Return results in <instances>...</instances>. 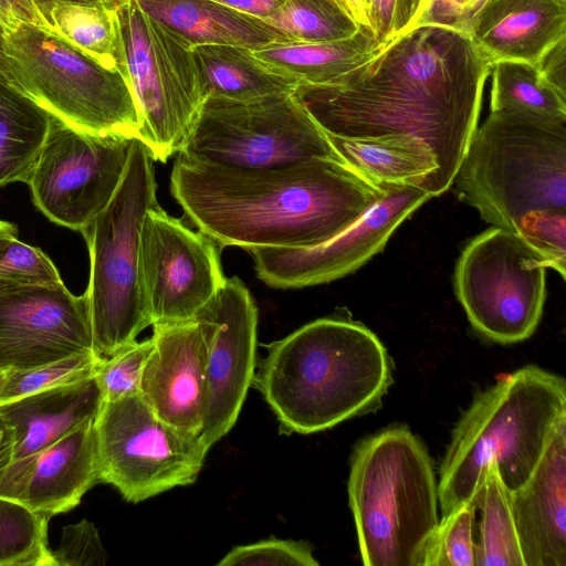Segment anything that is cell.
I'll use <instances>...</instances> for the list:
<instances>
[{
  "instance_id": "e575fe53",
  "label": "cell",
  "mask_w": 566,
  "mask_h": 566,
  "mask_svg": "<svg viewBox=\"0 0 566 566\" xmlns=\"http://www.w3.org/2000/svg\"><path fill=\"white\" fill-rule=\"evenodd\" d=\"M63 282L53 261L17 235H0V293L25 285Z\"/></svg>"
},
{
  "instance_id": "cb8c5ba5",
  "label": "cell",
  "mask_w": 566,
  "mask_h": 566,
  "mask_svg": "<svg viewBox=\"0 0 566 566\" xmlns=\"http://www.w3.org/2000/svg\"><path fill=\"white\" fill-rule=\"evenodd\" d=\"M335 153L376 186L415 185L437 195L438 165L422 142L403 136L344 138L325 133Z\"/></svg>"
},
{
  "instance_id": "6da1fadb",
  "label": "cell",
  "mask_w": 566,
  "mask_h": 566,
  "mask_svg": "<svg viewBox=\"0 0 566 566\" xmlns=\"http://www.w3.org/2000/svg\"><path fill=\"white\" fill-rule=\"evenodd\" d=\"M490 71L470 36L420 25L328 83L297 84L293 95L327 134L424 143L437 160L440 196L454 182L478 127Z\"/></svg>"
},
{
  "instance_id": "ffe728a7",
  "label": "cell",
  "mask_w": 566,
  "mask_h": 566,
  "mask_svg": "<svg viewBox=\"0 0 566 566\" xmlns=\"http://www.w3.org/2000/svg\"><path fill=\"white\" fill-rule=\"evenodd\" d=\"M511 504L524 565L566 566V419Z\"/></svg>"
},
{
  "instance_id": "7402d4cb",
  "label": "cell",
  "mask_w": 566,
  "mask_h": 566,
  "mask_svg": "<svg viewBox=\"0 0 566 566\" xmlns=\"http://www.w3.org/2000/svg\"><path fill=\"white\" fill-rule=\"evenodd\" d=\"M103 403L95 376L0 403V416L14 432L13 459L32 454L94 422Z\"/></svg>"
},
{
  "instance_id": "30bf717a",
  "label": "cell",
  "mask_w": 566,
  "mask_h": 566,
  "mask_svg": "<svg viewBox=\"0 0 566 566\" xmlns=\"http://www.w3.org/2000/svg\"><path fill=\"white\" fill-rule=\"evenodd\" d=\"M178 154L242 169L342 159L293 92L244 101L207 97Z\"/></svg>"
},
{
  "instance_id": "1f68e13d",
  "label": "cell",
  "mask_w": 566,
  "mask_h": 566,
  "mask_svg": "<svg viewBox=\"0 0 566 566\" xmlns=\"http://www.w3.org/2000/svg\"><path fill=\"white\" fill-rule=\"evenodd\" d=\"M280 30L291 42L323 43L344 40L360 28L331 0H286L264 20Z\"/></svg>"
},
{
  "instance_id": "bcb514c9",
  "label": "cell",
  "mask_w": 566,
  "mask_h": 566,
  "mask_svg": "<svg viewBox=\"0 0 566 566\" xmlns=\"http://www.w3.org/2000/svg\"><path fill=\"white\" fill-rule=\"evenodd\" d=\"M331 1L338 4L357 23L360 29L370 30L363 0Z\"/></svg>"
},
{
  "instance_id": "ac0fdd59",
  "label": "cell",
  "mask_w": 566,
  "mask_h": 566,
  "mask_svg": "<svg viewBox=\"0 0 566 566\" xmlns=\"http://www.w3.org/2000/svg\"><path fill=\"white\" fill-rule=\"evenodd\" d=\"M153 326L140 396L165 422L201 434L207 402V360L214 323L192 319Z\"/></svg>"
},
{
  "instance_id": "e0dca14e",
  "label": "cell",
  "mask_w": 566,
  "mask_h": 566,
  "mask_svg": "<svg viewBox=\"0 0 566 566\" xmlns=\"http://www.w3.org/2000/svg\"><path fill=\"white\" fill-rule=\"evenodd\" d=\"M198 313L214 323L207 360V402L201 431L205 442L211 447L235 424L252 386L258 308L244 283L232 276L226 277Z\"/></svg>"
},
{
  "instance_id": "ee69618b",
  "label": "cell",
  "mask_w": 566,
  "mask_h": 566,
  "mask_svg": "<svg viewBox=\"0 0 566 566\" xmlns=\"http://www.w3.org/2000/svg\"><path fill=\"white\" fill-rule=\"evenodd\" d=\"M241 13L265 20L275 13L286 0H213Z\"/></svg>"
},
{
  "instance_id": "d590c367",
  "label": "cell",
  "mask_w": 566,
  "mask_h": 566,
  "mask_svg": "<svg viewBox=\"0 0 566 566\" xmlns=\"http://www.w3.org/2000/svg\"><path fill=\"white\" fill-rule=\"evenodd\" d=\"M151 349V337L135 340L109 358L98 361L94 376L104 401L140 394L143 373Z\"/></svg>"
},
{
  "instance_id": "f907efd6",
  "label": "cell",
  "mask_w": 566,
  "mask_h": 566,
  "mask_svg": "<svg viewBox=\"0 0 566 566\" xmlns=\"http://www.w3.org/2000/svg\"><path fill=\"white\" fill-rule=\"evenodd\" d=\"M6 375H7V370L0 369V390L6 381Z\"/></svg>"
},
{
  "instance_id": "f546056e",
  "label": "cell",
  "mask_w": 566,
  "mask_h": 566,
  "mask_svg": "<svg viewBox=\"0 0 566 566\" xmlns=\"http://www.w3.org/2000/svg\"><path fill=\"white\" fill-rule=\"evenodd\" d=\"M491 112H524L566 118V97L543 77L537 65L514 60L491 64Z\"/></svg>"
},
{
  "instance_id": "60d3db41",
  "label": "cell",
  "mask_w": 566,
  "mask_h": 566,
  "mask_svg": "<svg viewBox=\"0 0 566 566\" xmlns=\"http://www.w3.org/2000/svg\"><path fill=\"white\" fill-rule=\"evenodd\" d=\"M485 2L486 0H423L411 28L434 25L469 36L473 20Z\"/></svg>"
},
{
  "instance_id": "7c38bea8",
  "label": "cell",
  "mask_w": 566,
  "mask_h": 566,
  "mask_svg": "<svg viewBox=\"0 0 566 566\" xmlns=\"http://www.w3.org/2000/svg\"><path fill=\"white\" fill-rule=\"evenodd\" d=\"M545 262L516 233L492 227L463 249L454 290L473 328L500 344L533 335L543 313Z\"/></svg>"
},
{
  "instance_id": "f1b7e54d",
  "label": "cell",
  "mask_w": 566,
  "mask_h": 566,
  "mask_svg": "<svg viewBox=\"0 0 566 566\" xmlns=\"http://www.w3.org/2000/svg\"><path fill=\"white\" fill-rule=\"evenodd\" d=\"M48 29L106 67L118 69L116 9L57 1L40 10Z\"/></svg>"
},
{
  "instance_id": "681fc988",
  "label": "cell",
  "mask_w": 566,
  "mask_h": 566,
  "mask_svg": "<svg viewBox=\"0 0 566 566\" xmlns=\"http://www.w3.org/2000/svg\"><path fill=\"white\" fill-rule=\"evenodd\" d=\"M18 232L13 223L0 220V235H15Z\"/></svg>"
},
{
  "instance_id": "f35d334b",
  "label": "cell",
  "mask_w": 566,
  "mask_h": 566,
  "mask_svg": "<svg viewBox=\"0 0 566 566\" xmlns=\"http://www.w3.org/2000/svg\"><path fill=\"white\" fill-rule=\"evenodd\" d=\"M107 557L97 527L85 518L64 526L53 551L55 566H104Z\"/></svg>"
},
{
  "instance_id": "4316f807",
  "label": "cell",
  "mask_w": 566,
  "mask_h": 566,
  "mask_svg": "<svg viewBox=\"0 0 566 566\" xmlns=\"http://www.w3.org/2000/svg\"><path fill=\"white\" fill-rule=\"evenodd\" d=\"M51 114L0 81V187L28 182L45 140Z\"/></svg>"
},
{
  "instance_id": "3957f363",
  "label": "cell",
  "mask_w": 566,
  "mask_h": 566,
  "mask_svg": "<svg viewBox=\"0 0 566 566\" xmlns=\"http://www.w3.org/2000/svg\"><path fill=\"white\" fill-rule=\"evenodd\" d=\"M392 369L374 332L328 316L269 344L252 385L276 416L281 433L310 434L379 408Z\"/></svg>"
},
{
  "instance_id": "5b68a950",
  "label": "cell",
  "mask_w": 566,
  "mask_h": 566,
  "mask_svg": "<svg viewBox=\"0 0 566 566\" xmlns=\"http://www.w3.org/2000/svg\"><path fill=\"white\" fill-rule=\"evenodd\" d=\"M348 500L365 566H421L439 522L438 482L426 446L407 427L355 446Z\"/></svg>"
},
{
  "instance_id": "8992f818",
  "label": "cell",
  "mask_w": 566,
  "mask_h": 566,
  "mask_svg": "<svg viewBox=\"0 0 566 566\" xmlns=\"http://www.w3.org/2000/svg\"><path fill=\"white\" fill-rule=\"evenodd\" d=\"M483 220L516 232L535 210H566V118L490 112L454 178Z\"/></svg>"
},
{
  "instance_id": "484cf974",
  "label": "cell",
  "mask_w": 566,
  "mask_h": 566,
  "mask_svg": "<svg viewBox=\"0 0 566 566\" xmlns=\"http://www.w3.org/2000/svg\"><path fill=\"white\" fill-rule=\"evenodd\" d=\"M380 49L370 30L323 43H272L253 54L272 71L297 84H325L367 61Z\"/></svg>"
},
{
  "instance_id": "7bdbcfd3",
  "label": "cell",
  "mask_w": 566,
  "mask_h": 566,
  "mask_svg": "<svg viewBox=\"0 0 566 566\" xmlns=\"http://www.w3.org/2000/svg\"><path fill=\"white\" fill-rule=\"evenodd\" d=\"M537 67L546 82L566 97V36L546 51Z\"/></svg>"
},
{
  "instance_id": "603a6c76",
  "label": "cell",
  "mask_w": 566,
  "mask_h": 566,
  "mask_svg": "<svg viewBox=\"0 0 566 566\" xmlns=\"http://www.w3.org/2000/svg\"><path fill=\"white\" fill-rule=\"evenodd\" d=\"M139 8L189 48L227 44L258 50L291 42L265 21L213 0H135Z\"/></svg>"
},
{
  "instance_id": "7dc6e473",
  "label": "cell",
  "mask_w": 566,
  "mask_h": 566,
  "mask_svg": "<svg viewBox=\"0 0 566 566\" xmlns=\"http://www.w3.org/2000/svg\"><path fill=\"white\" fill-rule=\"evenodd\" d=\"M4 38H6V31L2 28V25L0 24V81L8 83L15 87L14 80H13L7 56H6Z\"/></svg>"
},
{
  "instance_id": "8d00e7d4",
  "label": "cell",
  "mask_w": 566,
  "mask_h": 566,
  "mask_svg": "<svg viewBox=\"0 0 566 566\" xmlns=\"http://www.w3.org/2000/svg\"><path fill=\"white\" fill-rule=\"evenodd\" d=\"M542 256L545 266L566 274V210H535L527 213L515 232Z\"/></svg>"
},
{
  "instance_id": "5bb4252c",
  "label": "cell",
  "mask_w": 566,
  "mask_h": 566,
  "mask_svg": "<svg viewBox=\"0 0 566 566\" xmlns=\"http://www.w3.org/2000/svg\"><path fill=\"white\" fill-rule=\"evenodd\" d=\"M221 248L158 205L143 220L139 273L151 325L192 319L222 286Z\"/></svg>"
},
{
  "instance_id": "7a4b0ae2",
  "label": "cell",
  "mask_w": 566,
  "mask_h": 566,
  "mask_svg": "<svg viewBox=\"0 0 566 566\" xmlns=\"http://www.w3.org/2000/svg\"><path fill=\"white\" fill-rule=\"evenodd\" d=\"M170 190L186 217L221 249L317 247L359 219L380 188L338 158L264 169L175 159Z\"/></svg>"
},
{
  "instance_id": "52a82bcc",
  "label": "cell",
  "mask_w": 566,
  "mask_h": 566,
  "mask_svg": "<svg viewBox=\"0 0 566 566\" xmlns=\"http://www.w3.org/2000/svg\"><path fill=\"white\" fill-rule=\"evenodd\" d=\"M154 161L146 145L133 143L123 179L111 202L82 233L90 253L88 298L93 353L106 359L151 325L139 273V237L156 206Z\"/></svg>"
},
{
  "instance_id": "f6af8a7d",
  "label": "cell",
  "mask_w": 566,
  "mask_h": 566,
  "mask_svg": "<svg viewBox=\"0 0 566 566\" xmlns=\"http://www.w3.org/2000/svg\"><path fill=\"white\" fill-rule=\"evenodd\" d=\"M14 432L0 416V472L13 459Z\"/></svg>"
},
{
  "instance_id": "4dcf8cb0",
  "label": "cell",
  "mask_w": 566,
  "mask_h": 566,
  "mask_svg": "<svg viewBox=\"0 0 566 566\" xmlns=\"http://www.w3.org/2000/svg\"><path fill=\"white\" fill-rule=\"evenodd\" d=\"M50 518L0 496V566H55L48 542Z\"/></svg>"
},
{
  "instance_id": "83f0119b",
  "label": "cell",
  "mask_w": 566,
  "mask_h": 566,
  "mask_svg": "<svg viewBox=\"0 0 566 566\" xmlns=\"http://www.w3.org/2000/svg\"><path fill=\"white\" fill-rule=\"evenodd\" d=\"M481 511L476 566H525L511 504V490L490 463L478 495Z\"/></svg>"
},
{
  "instance_id": "b9f144b4",
  "label": "cell",
  "mask_w": 566,
  "mask_h": 566,
  "mask_svg": "<svg viewBox=\"0 0 566 566\" xmlns=\"http://www.w3.org/2000/svg\"><path fill=\"white\" fill-rule=\"evenodd\" d=\"M24 23L46 27L32 0H0V24L6 33Z\"/></svg>"
},
{
  "instance_id": "d6986e66",
  "label": "cell",
  "mask_w": 566,
  "mask_h": 566,
  "mask_svg": "<svg viewBox=\"0 0 566 566\" xmlns=\"http://www.w3.org/2000/svg\"><path fill=\"white\" fill-rule=\"evenodd\" d=\"M99 483L94 422L54 443L13 459L0 472V496L50 517L77 506Z\"/></svg>"
},
{
  "instance_id": "44dd1931",
  "label": "cell",
  "mask_w": 566,
  "mask_h": 566,
  "mask_svg": "<svg viewBox=\"0 0 566 566\" xmlns=\"http://www.w3.org/2000/svg\"><path fill=\"white\" fill-rule=\"evenodd\" d=\"M469 36L491 64L514 60L537 65L566 36V0H486Z\"/></svg>"
},
{
  "instance_id": "d4e9b609",
  "label": "cell",
  "mask_w": 566,
  "mask_h": 566,
  "mask_svg": "<svg viewBox=\"0 0 566 566\" xmlns=\"http://www.w3.org/2000/svg\"><path fill=\"white\" fill-rule=\"evenodd\" d=\"M203 101L207 97L253 99L292 93L297 82L264 65L251 49L211 44L192 49Z\"/></svg>"
},
{
  "instance_id": "9c48e42d",
  "label": "cell",
  "mask_w": 566,
  "mask_h": 566,
  "mask_svg": "<svg viewBox=\"0 0 566 566\" xmlns=\"http://www.w3.org/2000/svg\"><path fill=\"white\" fill-rule=\"evenodd\" d=\"M117 67L140 116L139 138L155 160L178 154L203 102L191 48L135 0L116 8Z\"/></svg>"
},
{
  "instance_id": "ba28073f",
  "label": "cell",
  "mask_w": 566,
  "mask_h": 566,
  "mask_svg": "<svg viewBox=\"0 0 566 566\" xmlns=\"http://www.w3.org/2000/svg\"><path fill=\"white\" fill-rule=\"evenodd\" d=\"M4 51L15 87L51 115L78 129L139 138V112L119 69L36 24L6 33Z\"/></svg>"
},
{
  "instance_id": "ab89813d",
  "label": "cell",
  "mask_w": 566,
  "mask_h": 566,
  "mask_svg": "<svg viewBox=\"0 0 566 566\" xmlns=\"http://www.w3.org/2000/svg\"><path fill=\"white\" fill-rule=\"evenodd\" d=\"M423 0H363L369 28L379 45L409 30Z\"/></svg>"
},
{
  "instance_id": "8fae6325",
  "label": "cell",
  "mask_w": 566,
  "mask_h": 566,
  "mask_svg": "<svg viewBox=\"0 0 566 566\" xmlns=\"http://www.w3.org/2000/svg\"><path fill=\"white\" fill-rule=\"evenodd\" d=\"M99 483L138 503L192 484L210 447L161 420L140 394L104 401L94 421Z\"/></svg>"
},
{
  "instance_id": "d6a6232c",
  "label": "cell",
  "mask_w": 566,
  "mask_h": 566,
  "mask_svg": "<svg viewBox=\"0 0 566 566\" xmlns=\"http://www.w3.org/2000/svg\"><path fill=\"white\" fill-rule=\"evenodd\" d=\"M478 495L442 515L426 543L421 566H476L474 522Z\"/></svg>"
},
{
  "instance_id": "4fadbf2b",
  "label": "cell",
  "mask_w": 566,
  "mask_h": 566,
  "mask_svg": "<svg viewBox=\"0 0 566 566\" xmlns=\"http://www.w3.org/2000/svg\"><path fill=\"white\" fill-rule=\"evenodd\" d=\"M135 139L78 129L51 115L27 182L34 205L52 222L81 231L114 197Z\"/></svg>"
},
{
  "instance_id": "9a60e30c",
  "label": "cell",
  "mask_w": 566,
  "mask_h": 566,
  "mask_svg": "<svg viewBox=\"0 0 566 566\" xmlns=\"http://www.w3.org/2000/svg\"><path fill=\"white\" fill-rule=\"evenodd\" d=\"M381 186V185H380ZM386 193L359 219L313 248H251L258 277L277 289H300L343 277L380 252L400 223L432 197L415 185H384Z\"/></svg>"
},
{
  "instance_id": "c3c4849f",
  "label": "cell",
  "mask_w": 566,
  "mask_h": 566,
  "mask_svg": "<svg viewBox=\"0 0 566 566\" xmlns=\"http://www.w3.org/2000/svg\"><path fill=\"white\" fill-rule=\"evenodd\" d=\"M32 1L35 3V6L38 7V9L40 11L45 6H48L52 2H57V1L95 3V4H103V6L116 9L125 0H32Z\"/></svg>"
},
{
  "instance_id": "2e32d148",
  "label": "cell",
  "mask_w": 566,
  "mask_h": 566,
  "mask_svg": "<svg viewBox=\"0 0 566 566\" xmlns=\"http://www.w3.org/2000/svg\"><path fill=\"white\" fill-rule=\"evenodd\" d=\"M87 353H93V336L85 292L74 295L61 282L0 293V369H28Z\"/></svg>"
},
{
  "instance_id": "74e56055",
  "label": "cell",
  "mask_w": 566,
  "mask_h": 566,
  "mask_svg": "<svg viewBox=\"0 0 566 566\" xmlns=\"http://www.w3.org/2000/svg\"><path fill=\"white\" fill-rule=\"evenodd\" d=\"M219 566H317L308 542L268 538L233 547Z\"/></svg>"
},
{
  "instance_id": "277c9868",
  "label": "cell",
  "mask_w": 566,
  "mask_h": 566,
  "mask_svg": "<svg viewBox=\"0 0 566 566\" xmlns=\"http://www.w3.org/2000/svg\"><path fill=\"white\" fill-rule=\"evenodd\" d=\"M565 419L564 377L536 365L480 391L454 427L440 465L442 515L479 493L490 463L509 490L522 485Z\"/></svg>"
},
{
  "instance_id": "836d02e7",
  "label": "cell",
  "mask_w": 566,
  "mask_h": 566,
  "mask_svg": "<svg viewBox=\"0 0 566 566\" xmlns=\"http://www.w3.org/2000/svg\"><path fill=\"white\" fill-rule=\"evenodd\" d=\"M99 359L93 354H77L28 369L7 370L0 390V403L52 387L94 376Z\"/></svg>"
}]
</instances>
